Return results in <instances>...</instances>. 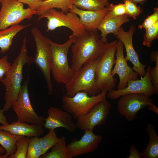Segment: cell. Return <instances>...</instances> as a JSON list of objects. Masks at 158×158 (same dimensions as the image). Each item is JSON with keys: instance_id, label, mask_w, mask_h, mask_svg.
Listing matches in <instances>:
<instances>
[{"instance_id": "3957f363", "label": "cell", "mask_w": 158, "mask_h": 158, "mask_svg": "<svg viewBox=\"0 0 158 158\" xmlns=\"http://www.w3.org/2000/svg\"><path fill=\"white\" fill-rule=\"evenodd\" d=\"M76 37L73 34L65 43L58 44L49 39L51 54V71L58 83L66 84L73 76L76 72L68 64V50Z\"/></svg>"}, {"instance_id": "ac0fdd59", "label": "cell", "mask_w": 158, "mask_h": 158, "mask_svg": "<svg viewBox=\"0 0 158 158\" xmlns=\"http://www.w3.org/2000/svg\"><path fill=\"white\" fill-rule=\"evenodd\" d=\"M111 6V4L102 10L90 11L80 9L73 5L69 11L73 12L79 16L80 21L86 30H97L102 20L110 11Z\"/></svg>"}, {"instance_id": "5bb4252c", "label": "cell", "mask_w": 158, "mask_h": 158, "mask_svg": "<svg viewBox=\"0 0 158 158\" xmlns=\"http://www.w3.org/2000/svg\"><path fill=\"white\" fill-rule=\"evenodd\" d=\"M135 30L136 27L134 25H131L127 32L121 27L119 29L116 36L118 40L122 43L125 49L126 60L127 61H130L132 63L133 70L142 77H143L146 73V65L140 62L138 55L133 47V38Z\"/></svg>"}, {"instance_id": "836d02e7", "label": "cell", "mask_w": 158, "mask_h": 158, "mask_svg": "<svg viewBox=\"0 0 158 158\" xmlns=\"http://www.w3.org/2000/svg\"><path fill=\"white\" fill-rule=\"evenodd\" d=\"M158 21V8L155 7L153 9V13L148 16L145 19L142 23L138 26L140 29H145L151 26Z\"/></svg>"}, {"instance_id": "f1b7e54d", "label": "cell", "mask_w": 158, "mask_h": 158, "mask_svg": "<svg viewBox=\"0 0 158 158\" xmlns=\"http://www.w3.org/2000/svg\"><path fill=\"white\" fill-rule=\"evenodd\" d=\"M152 61L155 62V66L150 68L149 70V74L151 82L153 86L155 94L158 93V51H156L152 52L150 54Z\"/></svg>"}, {"instance_id": "b9f144b4", "label": "cell", "mask_w": 158, "mask_h": 158, "mask_svg": "<svg viewBox=\"0 0 158 158\" xmlns=\"http://www.w3.org/2000/svg\"><path fill=\"white\" fill-rule=\"evenodd\" d=\"M106 0L107 1H108V0Z\"/></svg>"}, {"instance_id": "60d3db41", "label": "cell", "mask_w": 158, "mask_h": 158, "mask_svg": "<svg viewBox=\"0 0 158 158\" xmlns=\"http://www.w3.org/2000/svg\"><path fill=\"white\" fill-rule=\"evenodd\" d=\"M6 152L5 149L1 146H0V154H3Z\"/></svg>"}, {"instance_id": "4dcf8cb0", "label": "cell", "mask_w": 158, "mask_h": 158, "mask_svg": "<svg viewBox=\"0 0 158 158\" xmlns=\"http://www.w3.org/2000/svg\"><path fill=\"white\" fill-rule=\"evenodd\" d=\"M158 38V21L145 29L142 44L148 47L151 46L152 41Z\"/></svg>"}, {"instance_id": "e575fe53", "label": "cell", "mask_w": 158, "mask_h": 158, "mask_svg": "<svg viewBox=\"0 0 158 158\" xmlns=\"http://www.w3.org/2000/svg\"><path fill=\"white\" fill-rule=\"evenodd\" d=\"M8 55H6L0 58V81L1 82L11 67V64L8 62Z\"/></svg>"}, {"instance_id": "8d00e7d4", "label": "cell", "mask_w": 158, "mask_h": 158, "mask_svg": "<svg viewBox=\"0 0 158 158\" xmlns=\"http://www.w3.org/2000/svg\"><path fill=\"white\" fill-rule=\"evenodd\" d=\"M129 152V155L127 158H141L140 153L133 144H132L130 147Z\"/></svg>"}, {"instance_id": "7402d4cb", "label": "cell", "mask_w": 158, "mask_h": 158, "mask_svg": "<svg viewBox=\"0 0 158 158\" xmlns=\"http://www.w3.org/2000/svg\"><path fill=\"white\" fill-rule=\"evenodd\" d=\"M146 131L149 137L147 146L140 153L141 158H157L158 157V136L154 126L147 124Z\"/></svg>"}, {"instance_id": "f546056e", "label": "cell", "mask_w": 158, "mask_h": 158, "mask_svg": "<svg viewBox=\"0 0 158 158\" xmlns=\"http://www.w3.org/2000/svg\"><path fill=\"white\" fill-rule=\"evenodd\" d=\"M39 138L37 137H32L30 138L26 158H39L42 155Z\"/></svg>"}, {"instance_id": "e0dca14e", "label": "cell", "mask_w": 158, "mask_h": 158, "mask_svg": "<svg viewBox=\"0 0 158 158\" xmlns=\"http://www.w3.org/2000/svg\"><path fill=\"white\" fill-rule=\"evenodd\" d=\"M48 116L44 119L43 126L47 129H54L64 128L71 133L75 132L77 128L76 123L71 115L62 109L50 107L47 110Z\"/></svg>"}, {"instance_id": "2e32d148", "label": "cell", "mask_w": 158, "mask_h": 158, "mask_svg": "<svg viewBox=\"0 0 158 158\" xmlns=\"http://www.w3.org/2000/svg\"><path fill=\"white\" fill-rule=\"evenodd\" d=\"M102 139V136L96 135L93 130H86L79 140H74L66 145L72 158L91 152L98 147Z\"/></svg>"}, {"instance_id": "7a4b0ae2", "label": "cell", "mask_w": 158, "mask_h": 158, "mask_svg": "<svg viewBox=\"0 0 158 158\" xmlns=\"http://www.w3.org/2000/svg\"><path fill=\"white\" fill-rule=\"evenodd\" d=\"M97 30H86L76 37L71 45V67L75 71L85 63L97 59L101 56L106 43L100 39Z\"/></svg>"}, {"instance_id": "9a60e30c", "label": "cell", "mask_w": 158, "mask_h": 158, "mask_svg": "<svg viewBox=\"0 0 158 158\" xmlns=\"http://www.w3.org/2000/svg\"><path fill=\"white\" fill-rule=\"evenodd\" d=\"M123 48L122 43L118 40L115 53V66L111 72L113 77L117 74L119 77V82L117 90L125 88L129 81L137 79L139 75L138 73L128 65L124 56Z\"/></svg>"}, {"instance_id": "d6986e66", "label": "cell", "mask_w": 158, "mask_h": 158, "mask_svg": "<svg viewBox=\"0 0 158 158\" xmlns=\"http://www.w3.org/2000/svg\"><path fill=\"white\" fill-rule=\"evenodd\" d=\"M0 130L8 131L12 134L28 137H39L44 133L43 126L29 124L17 121L11 123L0 126Z\"/></svg>"}, {"instance_id": "9c48e42d", "label": "cell", "mask_w": 158, "mask_h": 158, "mask_svg": "<svg viewBox=\"0 0 158 158\" xmlns=\"http://www.w3.org/2000/svg\"><path fill=\"white\" fill-rule=\"evenodd\" d=\"M0 30L18 24L25 19L30 20L37 11L30 7L25 8L17 0H0Z\"/></svg>"}, {"instance_id": "6da1fadb", "label": "cell", "mask_w": 158, "mask_h": 158, "mask_svg": "<svg viewBox=\"0 0 158 158\" xmlns=\"http://www.w3.org/2000/svg\"><path fill=\"white\" fill-rule=\"evenodd\" d=\"M27 43L25 33L20 52L1 82L5 88V103L2 109L4 111H8L18 98L22 87L24 66L26 64L29 66L34 62V59L28 55Z\"/></svg>"}, {"instance_id": "4fadbf2b", "label": "cell", "mask_w": 158, "mask_h": 158, "mask_svg": "<svg viewBox=\"0 0 158 158\" xmlns=\"http://www.w3.org/2000/svg\"><path fill=\"white\" fill-rule=\"evenodd\" d=\"M150 66H148L144 76L140 79L129 81L127 86L121 90L113 89L107 92L106 96L111 99H115L121 96L133 93L142 94L150 97L155 94V91L149 74Z\"/></svg>"}, {"instance_id": "44dd1931", "label": "cell", "mask_w": 158, "mask_h": 158, "mask_svg": "<svg viewBox=\"0 0 158 158\" xmlns=\"http://www.w3.org/2000/svg\"><path fill=\"white\" fill-rule=\"evenodd\" d=\"M29 26L30 25H23L18 24L0 30L1 52L4 54L8 51L12 44L13 38L15 35L23 29Z\"/></svg>"}, {"instance_id": "1f68e13d", "label": "cell", "mask_w": 158, "mask_h": 158, "mask_svg": "<svg viewBox=\"0 0 158 158\" xmlns=\"http://www.w3.org/2000/svg\"><path fill=\"white\" fill-rule=\"evenodd\" d=\"M123 1L126 10V14L129 17L135 20L142 11V8L137 4L130 0Z\"/></svg>"}, {"instance_id": "7bdbcfd3", "label": "cell", "mask_w": 158, "mask_h": 158, "mask_svg": "<svg viewBox=\"0 0 158 158\" xmlns=\"http://www.w3.org/2000/svg\"><path fill=\"white\" fill-rule=\"evenodd\" d=\"M43 0V1H44V0Z\"/></svg>"}, {"instance_id": "cb8c5ba5", "label": "cell", "mask_w": 158, "mask_h": 158, "mask_svg": "<svg viewBox=\"0 0 158 158\" xmlns=\"http://www.w3.org/2000/svg\"><path fill=\"white\" fill-rule=\"evenodd\" d=\"M24 136L12 134L8 131L0 130V145L6 150L4 158H8L15 152L16 143Z\"/></svg>"}, {"instance_id": "52a82bcc", "label": "cell", "mask_w": 158, "mask_h": 158, "mask_svg": "<svg viewBox=\"0 0 158 158\" xmlns=\"http://www.w3.org/2000/svg\"><path fill=\"white\" fill-rule=\"evenodd\" d=\"M31 33L36 46L34 62L40 69L46 80L48 93L51 95L53 89L50 75L51 54L49 39L44 36L37 27L32 28Z\"/></svg>"}, {"instance_id": "f35d334b", "label": "cell", "mask_w": 158, "mask_h": 158, "mask_svg": "<svg viewBox=\"0 0 158 158\" xmlns=\"http://www.w3.org/2000/svg\"><path fill=\"white\" fill-rule=\"evenodd\" d=\"M147 108L149 110L152 111L158 114V108L154 104L148 107Z\"/></svg>"}, {"instance_id": "d4e9b609", "label": "cell", "mask_w": 158, "mask_h": 158, "mask_svg": "<svg viewBox=\"0 0 158 158\" xmlns=\"http://www.w3.org/2000/svg\"><path fill=\"white\" fill-rule=\"evenodd\" d=\"M66 139L63 135L60 138L59 141L53 147L51 151L42 155V158H72L67 149Z\"/></svg>"}, {"instance_id": "74e56055", "label": "cell", "mask_w": 158, "mask_h": 158, "mask_svg": "<svg viewBox=\"0 0 158 158\" xmlns=\"http://www.w3.org/2000/svg\"><path fill=\"white\" fill-rule=\"evenodd\" d=\"M4 111L2 109H0V123L3 125H6L8 123L6 118L4 114Z\"/></svg>"}, {"instance_id": "ffe728a7", "label": "cell", "mask_w": 158, "mask_h": 158, "mask_svg": "<svg viewBox=\"0 0 158 158\" xmlns=\"http://www.w3.org/2000/svg\"><path fill=\"white\" fill-rule=\"evenodd\" d=\"M130 21L129 17L126 14L108 18H104L97 28L101 32V39L104 43L107 42V35L112 33L116 36L121 26Z\"/></svg>"}, {"instance_id": "277c9868", "label": "cell", "mask_w": 158, "mask_h": 158, "mask_svg": "<svg viewBox=\"0 0 158 158\" xmlns=\"http://www.w3.org/2000/svg\"><path fill=\"white\" fill-rule=\"evenodd\" d=\"M99 58L86 62L76 71L65 85L66 95L72 96L81 91L92 95L100 92L95 80V69Z\"/></svg>"}, {"instance_id": "7c38bea8", "label": "cell", "mask_w": 158, "mask_h": 158, "mask_svg": "<svg viewBox=\"0 0 158 158\" xmlns=\"http://www.w3.org/2000/svg\"><path fill=\"white\" fill-rule=\"evenodd\" d=\"M111 107L106 98L99 101L88 112L77 118V128L82 130H93L95 126L104 124Z\"/></svg>"}, {"instance_id": "d590c367", "label": "cell", "mask_w": 158, "mask_h": 158, "mask_svg": "<svg viewBox=\"0 0 158 158\" xmlns=\"http://www.w3.org/2000/svg\"><path fill=\"white\" fill-rule=\"evenodd\" d=\"M23 4H27L32 10L36 11L41 5L43 0H17Z\"/></svg>"}, {"instance_id": "83f0119b", "label": "cell", "mask_w": 158, "mask_h": 158, "mask_svg": "<svg viewBox=\"0 0 158 158\" xmlns=\"http://www.w3.org/2000/svg\"><path fill=\"white\" fill-rule=\"evenodd\" d=\"M29 137L24 136L16 142V150L8 158H26L30 141Z\"/></svg>"}, {"instance_id": "484cf974", "label": "cell", "mask_w": 158, "mask_h": 158, "mask_svg": "<svg viewBox=\"0 0 158 158\" xmlns=\"http://www.w3.org/2000/svg\"><path fill=\"white\" fill-rule=\"evenodd\" d=\"M109 4L106 0H75L74 4L80 9L90 11L101 10Z\"/></svg>"}, {"instance_id": "4316f807", "label": "cell", "mask_w": 158, "mask_h": 158, "mask_svg": "<svg viewBox=\"0 0 158 158\" xmlns=\"http://www.w3.org/2000/svg\"><path fill=\"white\" fill-rule=\"evenodd\" d=\"M60 139L56 135L54 129H49L48 133L44 136L39 138V143L41 148L42 155L47 152L53 147Z\"/></svg>"}, {"instance_id": "ee69618b", "label": "cell", "mask_w": 158, "mask_h": 158, "mask_svg": "<svg viewBox=\"0 0 158 158\" xmlns=\"http://www.w3.org/2000/svg\"></svg>"}, {"instance_id": "ba28073f", "label": "cell", "mask_w": 158, "mask_h": 158, "mask_svg": "<svg viewBox=\"0 0 158 158\" xmlns=\"http://www.w3.org/2000/svg\"><path fill=\"white\" fill-rule=\"evenodd\" d=\"M46 18V31H53L59 27H64L71 30L76 37L83 34L86 30L84 26L80 23L79 17L75 13L69 11L65 14L54 8L49 9L39 16L37 21Z\"/></svg>"}, {"instance_id": "d6a6232c", "label": "cell", "mask_w": 158, "mask_h": 158, "mask_svg": "<svg viewBox=\"0 0 158 158\" xmlns=\"http://www.w3.org/2000/svg\"><path fill=\"white\" fill-rule=\"evenodd\" d=\"M111 10L104 18H108L126 14V9L124 3H119L116 5L111 3Z\"/></svg>"}, {"instance_id": "5b68a950", "label": "cell", "mask_w": 158, "mask_h": 158, "mask_svg": "<svg viewBox=\"0 0 158 158\" xmlns=\"http://www.w3.org/2000/svg\"><path fill=\"white\" fill-rule=\"evenodd\" d=\"M118 40L107 42L104 50L99 58L95 69V80L97 85L101 91L107 92L113 89L116 80L111 75L115 62V53Z\"/></svg>"}, {"instance_id": "603a6c76", "label": "cell", "mask_w": 158, "mask_h": 158, "mask_svg": "<svg viewBox=\"0 0 158 158\" xmlns=\"http://www.w3.org/2000/svg\"><path fill=\"white\" fill-rule=\"evenodd\" d=\"M75 0H45L37 10V15L40 16L46 10L51 8H57L66 14L74 4Z\"/></svg>"}, {"instance_id": "8992f818", "label": "cell", "mask_w": 158, "mask_h": 158, "mask_svg": "<svg viewBox=\"0 0 158 158\" xmlns=\"http://www.w3.org/2000/svg\"><path fill=\"white\" fill-rule=\"evenodd\" d=\"M107 92L105 90L91 96L86 92L81 91L72 96L66 95L62 98V107L64 110L77 119L88 112L97 103L106 98Z\"/></svg>"}, {"instance_id": "8fae6325", "label": "cell", "mask_w": 158, "mask_h": 158, "mask_svg": "<svg viewBox=\"0 0 158 158\" xmlns=\"http://www.w3.org/2000/svg\"><path fill=\"white\" fill-rule=\"evenodd\" d=\"M120 97L117 103L118 111L129 121L137 117V113L141 109L154 104L150 97L142 94H128Z\"/></svg>"}, {"instance_id": "ab89813d", "label": "cell", "mask_w": 158, "mask_h": 158, "mask_svg": "<svg viewBox=\"0 0 158 158\" xmlns=\"http://www.w3.org/2000/svg\"><path fill=\"white\" fill-rule=\"evenodd\" d=\"M123 1L124 0H122ZM135 3L139 4L140 5H142L144 4L147 0H130Z\"/></svg>"}, {"instance_id": "30bf717a", "label": "cell", "mask_w": 158, "mask_h": 158, "mask_svg": "<svg viewBox=\"0 0 158 158\" xmlns=\"http://www.w3.org/2000/svg\"><path fill=\"white\" fill-rule=\"evenodd\" d=\"M28 78L22 85L18 98L12 107L17 121L43 126L45 118L39 116L31 104L28 89Z\"/></svg>"}]
</instances>
